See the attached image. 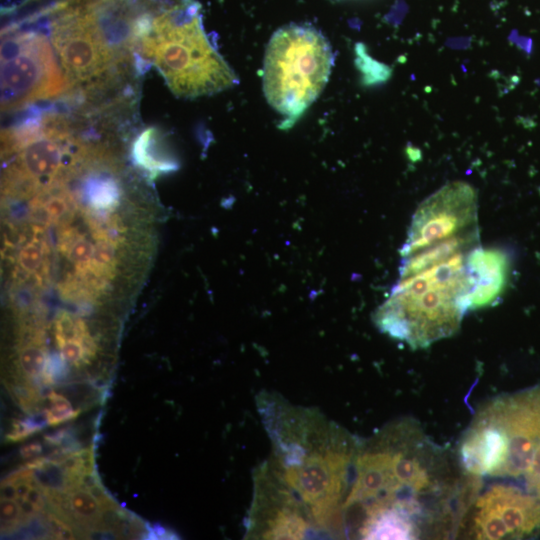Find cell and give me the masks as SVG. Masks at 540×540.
I'll list each match as a JSON object with an SVG mask.
<instances>
[{"label":"cell","instance_id":"9","mask_svg":"<svg viewBox=\"0 0 540 540\" xmlns=\"http://www.w3.org/2000/svg\"><path fill=\"white\" fill-rule=\"evenodd\" d=\"M161 142L159 132L155 128L144 130L133 145V155L137 163L152 173L164 171L165 161L160 157ZM170 166V165H169Z\"/></svg>","mask_w":540,"mask_h":540},{"label":"cell","instance_id":"6","mask_svg":"<svg viewBox=\"0 0 540 540\" xmlns=\"http://www.w3.org/2000/svg\"><path fill=\"white\" fill-rule=\"evenodd\" d=\"M477 194L464 182H453L424 200L411 221L402 255L477 228Z\"/></svg>","mask_w":540,"mask_h":540},{"label":"cell","instance_id":"11","mask_svg":"<svg viewBox=\"0 0 540 540\" xmlns=\"http://www.w3.org/2000/svg\"><path fill=\"white\" fill-rule=\"evenodd\" d=\"M47 399L51 403V407L44 410V415L46 424L49 426H56L72 420L81 412L80 409L74 410L69 400L55 391L49 392Z\"/></svg>","mask_w":540,"mask_h":540},{"label":"cell","instance_id":"5","mask_svg":"<svg viewBox=\"0 0 540 540\" xmlns=\"http://www.w3.org/2000/svg\"><path fill=\"white\" fill-rule=\"evenodd\" d=\"M52 44L33 31L5 30L1 37V108L14 112L68 90Z\"/></svg>","mask_w":540,"mask_h":540},{"label":"cell","instance_id":"7","mask_svg":"<svg viewBox=\"0 0 540 540\" xmlns=\"http://www.w3.org/2000/svg\"><path fill=\"white\" fill-rule=\"evenodd\" d=\"M475 507L473 530L479 539L540 533V503L514 486L495 484L479 497Z\"/></svg>","mask_w":540,"mask_h":540},{"label":"cell","instance_id":"10","mask_svg":"<svg viewBox=\"0 0 540 540\" xmlns=\"http://www.w3.org/2000/svg\"><path fill=\"white\" fill-rule=\"evenodd\" d=\"M47 358L44 348L35 345L25 346L19 352V369L27 380H36L41 377Z\"/></svg>","mask_w":540,"mask_h":540},{"label":"cell","instance_id":"14","mask_svg":"<svg viewBox=\"0 0 540 540\" xmlns=\"http://www.w3.org/2000/svg\"><path fill=\"white\" fill-rule=\"evenodd\" d=\"M68 428H63L51 434L44 435V440L51 445H61L69 436Z\"/></svg>","mask_w":540,"mask_h":540},{"label":"cell","instance_id":"15","mask_svg":"<svg viewBox=\"0 0 540 540\" xmlns=\"http://www.w3.org/2000/svg\"><path fill=\"white\" fill-rule=\"evenodd\" d=\"M43 447L39 442H31L20 448V455L23 458H32L42 453Z\"/></svg>","mask_w":540,"mask_h":540},{"label":"cell","instance_id":"4","mask_svg":"<svg viewBox=\"0 0 540 540\" xmlns=\"http://www.w3.org/2000/svg\"><path fill=\"white\" fill-rule=\"evenodd\" d=\"M51 43L69 85L89 92L125 71L87 4H64L51 22Z\"/></svg>","mask_w":540,"mask_h":540},{"label":"cell","instance_id":"8","mask_svg":"<svg viewBox=\"0 0 540 540\" xmlns=\"http://www.w3.org/2000/svg\"><path fill=\"white\" fill-rule=\"evenodd\" d=\"M469 310L493 304L504 292L510 272L507 253L497 247H473L466 257Z\"/></svg>","mask_w":540,"mask_h":540},{"label":"cell","instance_id":"16","mask_svg":"<svg viewBox=\"0 0 540 540\" xmlns=\"http://www.w3.org/2000/svg\"><path fill=\"white\" fill-rule=\"evenodd\" d=\"M32 478L28 480H20L14 484L16 488V495H17L16 501H21L23 499H26L27 494L29 490L31 489L30 480Z\"/></svg>","mask_w":540,"mask_h":540},{"label":"cell","instance_id":"17","mask_svg":"<svg viewBox=\"0 0 540 540\" xmlns=\"http://www.w3.org/2000/svg\"><path fill=\"white\" fill-rule=\"evenodd\" d=\"M1 498L16 500V488L11 482L2 480L1 482Z\"/></svg>","mask_w":540,"mask_h":540},{"label":"cell","instance_id":"3","mask_svg":"<svg viewBox=\"0 0 540 540\" xmlns=\"http://www.w3.org/2000/svg\"><path fill=\"white\" fill-rule=\"evenodd\" d=\"M333 65L329 42L308 24H290L270 38L263 63V92L292 126L324 89Z\"/></svg>","mask_w":540,"mask_h":540},{"label":"cell","instance_id":"1","mask_svg":"<svg viewBox=\"0 0 540 540\" xmlns=\"http://www.w3.org/2000/svg\"><path fill=\"white\" fill-rule=\"evenodd\" d=\"M139 51L179 97L211 95L238 82L206 36L197 4L189 0L152 17L140 37Z\"/></svg>","mask_w":540,"mask_h":540},{"label":"cell","instance_id":"13","mask_svg":"<svg viewBox=\"0 0 540 540\" xmlns=\"http://www.w3.org/2000/svg\"><path fill=\"white\" fill-rule=\"evenodd\" d=\"M21 526L19 503L13 499L1 498V532L12 533Z\"/></svg>","mask_w":540,"mask_h":540},{"label":"cell","instance_id":"12","mask_svg":"<svg viewBox=\"0 0 540 540\" xmlns=\"http://www.w3.org/2000/svg\"><path fill=\"white\" fill-rule=\"evenodd\" d=\"M46 418L39 420L37 416L27 417L24 420L14 419L12 430L7 434L6 439L10 442H17L26 439L30 435L43 429Z\"/></svg>","mask_w":540,"mask_h":540},{"label":"cell","instance_id":"2","mask_svg":"<svg viewBox=\"0 0 540 540\" xmlns=\"http://www.w3.org/2000/svg\"><path fill=\"white\" fill-rule=\"evenodd\" d=\"M469 251L401 277L377 316L378 325L415 349L453 335L469 310Z\"/></svg>","mask_w":540,"mask_h":540}]
</instances>
